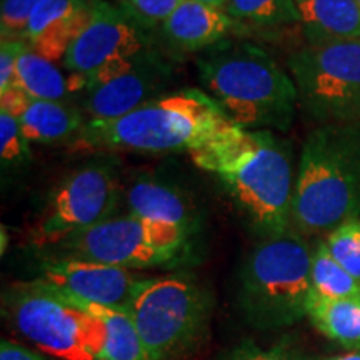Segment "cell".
Masks as SVG:
<instances>
[{"label": "cell", "mask_w": 360, "mask_h": 360, "mask_svg": "<svg viewBox=\"0 0 360 360\" xmlns=\"http://www.w3.org/2000/svg\"><path fill=\"white\" fill-rule=\"evenodd\" d=\"M307 317L321 334L347 349L360 345V300L312 295Z\"/></svg>", "instance_id": "44dd1931"}, {"label": "cell", "mask_w": 360, "mask_h": 360, "mask_svg": "<svg viewBox=\"0 0 360 360\" xmlns=\"http://www.w3.org/2000/svg\"><path fill=\"white\" fill-rule=\"evenodd\" d=\"M30 142L42 146H74L87 124L77 103L30 98L17 117Z\"/></svg>", "instance_id": "ac0fdd59"}, {"label": "cell", "mask_w": 360, "mask_h": 360, "mask_svg": "<svg viewBox=\"0 0 360 360\" xmlns=\"http://www.w3.org/2000/svg\"><path fill=\"white\" fill-rule=\"evenodd\" d=\"M6 250V231H4V227H2V252Z\"/></svg>", "instance_id": "d6a6232c"}, {"label": "cell", "mask_w": 360, "mask_h": 360, "mask_svg": "<svg viewBox=\"0 0 360 360\" xmlns=\"http://www.w3.org/2000/svg\"><path fill=\"white\" fill-rule=\"evenodd\" d=\"M233 122L199 89L164 94L114 120H92L74 143L92 152H193Z\"/></svg>", "instance_id": "277c9868"}, {"label": "cell", "mask_w": 360, "mask_h": 360, "mask_svg": "<svg viewBox=\"0 0 360 360\" xmlns=\"http://www.w3.org/2000/svg\"><path fill=\"white\" fill-rule=\"evenodd\" d=\"M354 219H360V124L319 125L297 165L292 229L321 236Z\"/></svg>", "instance_id": "3957f363"}, {"label": "cell", "mask_w": 360, "mask_h": 360, "mask_svg": "<svg viewBox=\"0 0 360 360\" xmlns=\"http://www.w3.org/2000/svg\"><path fill=\"white\" fill-rule=\"evenodd\" d=\"M127 312L148 360H180L204 339L210 297L204 285L188 274L146 277Z\"/></svg>", "instance_id": "8992f818"}, {"label": "cell", "mask_w": 360, "mask_h": 360, "mask_svg": "<svg viewBox=\"0 0 360 360\" xmlns=\"http://www.w3.org/2000/svg\"><path fill=\"white\" fill-rule=\"evenodd\" d=\"M4 305L19 334L45 354L62 360H101L98 322L37 281L12 287Z\"/></svg>", "instance_id": "ba28073f"}, {"label": "cell", "mask_w": 360, "mask_h": 360, "mask_svg": "<svg viewBox=\"0 0 360 360\" xmlns=\"http://www.w3.org/2000/svg\"><path fill=\"white\" fill-rule=\"evenodd\" d=\"M193 2L204 4V6H210L214 8H219V11H225V8H227L229 0H193Z\"/></svg>", "instance_id": "4dcf8cb0"}, {"label": "cell", "mask_w": 360, "mask_h": 360, "mask_svg": "<svg viewBox=\"0 0 360 360\" xmlns=\"http://www.w3.org/2000/svg\"><path fill=\"white\" fill-rule=\"evenodd\" d=\"M225 12L236 24L264 30L299 24L295 0H229Z\"/></svg>", "instance_id": "603a6c76"}, {"label": "cell", "mask_w": 360, "mask_h": 360, "mask_svg": "<svg viewBox=\"0 0 360 360\" xmlns=\"http://www.w3.org/2000/svg\"><path fill=\"white\" fill-rule=\"evenodd\" d=\"M236 22L225 11L193 0H182L172 15L160 27L170 49L179 52H204L222 42Z\"/></svg>", "instance_id": "2e32d148"}, {"label": "cell", "mask_w": 360, "mask_h": 360, "mask_svg": "<svg viewBox=\"0 0 360 360\" xmlns=\"http://www.w3.org/2000/svg\"><path fill=\"white\" fill-rule=\"evenodd\" d=\"M32 159L30 141L22 132L15 117L0 110V160L2 172H15Z\"/></svg>", "instance_id": "cb8c5ba5"}, {"label": "cell", "mask_w": 360, "mask_h": 360, "mask_svg": "<svg viewBox=\"0 0 360 360\" xmlns=\"http://www.w3.org/2000/svg\"><path fill=\"white\" fill-rule=\"evenodd\" d=\"M170 67L159 49L152 47L129 60L115 62L85 80L75 103L87 122L114 120L164 96Z\"/></svg>", "instance_id": "8fae6325"}, {"label": "cell", "mask_w": 360, "mask_h": 360, "mask_svg": "<svg viewBox=\"0 0 360 360\" xmlns=\"http://www.w3.org/2000/svg\"><path fill=\"white\" fill-rule=\"evenodd\" d=\"M124 204V184L114 165L92 162L70 172L51 193L32 240L52 247L72 233L115 217Z\"/></svg>", "instance_id": "30bf717a"}, {"label": "cell", "mask_w": 360, "mask_h": 360, "mask_svg": "<svg viewBox=\"0 0 360 360\" xmlns=\"http://www.w3.org/2000/svg\"><path fill=\"white\" fill-rule=\"evenodd\" d=\"M192 233L174 225L125 214L72 233L52 245L51 257L90 260L127 270L179 262Z\"/></svg>", "instance_id": "52a82bcc"}, {"label": "cell", "mask_w": 360, "mask_h": 360, "mask_svg": "<svg viewBox=\"0 0 360 360\" xmlns=\"http://www.w3.org/2000/svg\"><path fill=\"white\" fill-rule=\"evenodd\" d=\"M191 155L222 184L262 238L290 231L295 172L289 142L272 130L231 124Z\"/></svg>", "instance_id": "6da1fadb"}, {"label": "cell", "mask_w": 360, "mask_h": 360, "mask_svg": "<svg viewBox=\"0 0 360 360\" xmlns=\"http://www.w3.org/2000/svg\"><path fill=\"white\" fill-rule=\"evenodd\" d=\"M40 0H2L0 6V34L2 40H24L30 17Z\"/></svg>", "instance_id": "4316f807"}, {"label": "cell", "mask_w": 360, "mask_h": 360, "mask_svg": "<svg viewBox=\"0 0 360 360\" xmlns=\"http://www.w3.org/2000/svg\"><path fill=\"white\" fill-rule=\"evenodd\" d=\"M24 45V40L0 42V96L17 89V60Z\"/></svg>", "instance_id": "f1b7e54d"}, {"label": "cell", "mask_w": 360, "mask_h": 360, "mask_svg": "<svg viewBox=\"0 0 360 360\" xmlns=\"http://www.w3.org/2000/svg\"><path fill=\"white\" fill-rule=\"evenodd\" d=\"M119 4L92 0V15L84 32L70 45L64 69L87 80L115 62L129 60L154 47V40Z\"/></svg>", "instance_id": "7c38bea8"}, {"label": "cell", "mask_w": 360, "mask_h": 360, "mask_svg": "<svg viewBox=\"0 0 360 360\" xmlns=\"http://www.w3.org/2000/svg\"><path fill=\"white\" fill-rule=\"evenodd\" d=\"M182 0H119V6L130 13L143 29H160Z\"/></svg>", "instance_id": "83f0119b"}, {"label": "cell", "mask_w": 360, "mask_h": 360, "mask_svg": "<svg viewBox=\"0 0 360 360\" xmlns=\"http://www.w3.org/2000/svg\"><path fill=\"white\" fill-rule=\"evenodd\" d=\"M77 304L98 322L102 332L101 360H148L147 350L127 310Z\"/></svg>", "instance_id": "ffe728a7"}, {"label": "cell", "mask_w": 360, "mask_h": 360, "mask_svg": "<svg viewBox=\"0 0 360 360\" xmlns=\"http://www.w3.org/2000/svg\"><path fill=\"white\" fill-rule=\"evenodd\" d=\"M307 45L360 39L359 0H295Z\"/></svg>", "instance_id": "e0dca14e"}, {"label": "cell", "mask_w": 360, "mask_h": 360, "mask_svg": "<svg viewBox=\"0 0 360 360\" xmlns=\"http://www.w3.org/2000/svg\"><path fill=\"white\" fill-rule=\"evenodd\" d=\"M107 2H114V0H107ZM115 4H119V0H115Z\"/></svg>", "instance_id": "836d02e7"}, {"label": "cell", "mask_w": 360, "mask_h": 360, "mask_svg": "<svg viewBox=\"0 0 360 360\" xmlns=\"http://www.w3.org/2000/svg\"><path fill=\"white\" fill-rule=\"evenodd\" d=\"M204 92L233 124L250 130L287 132L299 94L290 74L267 51L250 42H222L197 58Z\"/></svg>", "instance_id": "7a4b0ae2"}, {"label": "cell", "mask_w": 360, "mask_h": 360, "mask_svg": "<svg viewBox=\"0 0 360 360\" xmlns=\"http://www.w3.org/2000/svg\"><path fill=\"white\" fill-rule=\"evenodd\" d=\"M222 360H309V357L299 347L283 339L270 347H262L254 340H244L229 350Z\"/></svg>", "instance_id": "484cf974"}, {"label": "cell", "mask_w": 360, "mask_h": 360, "mask_svg": "<svg viewBox=\"0 0 360 360\" xmlns=\"http://www.w3.org/2000/svg\"><path fill=\"white\" fill-rule=\"evenodd\" d=\"M310 278L315 295L335 300H360V282L332 257L326 240H319L314 247Z\"/></svg>", "instance_id": "7402d4cb"}, {"label": "cell", "mask_w": 360, "mask_h": 360, "mask_svg": "<svg viewBox=\"0 0 360 360\" xmlns=\"http://www.w3.org/2000/svg\"><path fill=\"white\" fill-rule=\"evenodd\" d=\"M0 360H51L39 352L24 347L12 340H2L0 344Z\"/></svg>", "instance_id": "f546056e"}, {"label": "cell", "mask_w": 360, "mask_h": 360, "mask_svg": "<svg viewBox=\"0 0 360 360\" xmlns=\"http://www.w3.org/2000/svg\"><path fill=\"white\" fill-rule=\"evenodd\" d=\"M312 247L295 229L264 237L240 270L238 305L255 328H285L307 317Z\"/></svg>", "instance_id": "5b68a950"}, {"label": "cell", "mask_w": 360, "mask_h": 360, "mask_svg": "<svg viewBox=\"0 0 360 360\" xmlns=\"http://www.w3.org/2000/svg\"><path fill=\"white\" fill-rule=\"evenodd\" d=\"M90 15L92 0H40L30 17L25 42L47 60L64 62Z\"/></svg>", "instance_id": "5bb4252c"}, {"label": "cell", "mask_w": 360, "mask_h": 360, "mask_svg": "<svg viewBox=\"0 0 360 360\" xmlns=\"http://www.w3.org/2000/svg\"><path fill=\"white\" fill-rule=\"evenodd\" d=\"M17 89L37 101L75 103L85 89V79L70 74L34 52L25 42L17 60Z\"/></svg>", "instance_id": "d6986e66"}, {"label": "cell", "mask_w": 360, "mask_h": 360, "mask_svg": "<svg viewBox=\"0 0 360 360\" xmlns=\"http://www.w3.org/2000/svg\"><path fill=\"white\" fill-rule=\"evenodd\" d=\"M124 204L129 214L174 225L192 236L199 229V212L192 197L184 188L154 174H139L124 186Z\"/></svg>", "instance_id": "9a60e30c"}, {"label": "cell", "mask_w": 360, "mask_h": 360, "mask_svg": "<svg viewBox=\"0 0 360 360\" xmlns=\"http://www.w3.org/2000/svg\"><path fill=\"white\" fill-rule=\"evenodd\" d=\"M287 67L310 120L360 124V39L307 45L292 53Z\"/></svg>", "instance_id": "9c48e42d"}, {"label": "cell", "mask_w": 360, "mask_h": 360, "mask_svg": "<svg viewBox=\"0 0 360 360\" xmlns=\"http://www.w3.org/2000/svg\"><path fill=\"white\" fill-rule=\"evenodd\" d=\"M143 278L132 270L114 265L49 257L35 281L70 302L129 310Z\"/></svg>", "instance_id": "4fadbf2b"}, {"label": "cell", "mask_w": 360, "mask_h": 360, "mask_svg": "<svg viewBox=\"0 0 360 360\" xmlns=\"http://www.w3.org/2000/svg\"><path fill=\"white\" fill-rule=\"evenodd\" d=\"M326 245L332 257L360 282V219L334 229L327 236Z\"/></svg>", "instance_id": "d4e9b609"}, {"label": "cell", "mask_w": 360, "mask_h": 360, "mask_svg": "<svg viewBox=\"0 0 360 360\" xmlns=\"http://www.w3.org/2000/svg\"><path fill=\"white\" fill-rule=\"evenodd\" d=\"M359 2H360V0H359Z\"/></svg>", "instance_id": "e575fe53"}, {"label": "cell", "mask_w": 360, "mask_h": 360, "mask_svg": "<svg viewBox=\"0 0 360 360\" xmlns=\"http://www.w3.org/2000/svg\"><path fill=\"white\" fill-rule=\"evenodd\" d=\"M328 360H360V350H354V352H350V354L339 355V357L328 359Z\"/></svg>", "instance_id": "1f68e13d"}]
</instances>
